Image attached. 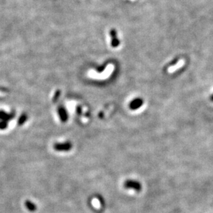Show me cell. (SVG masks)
<instances>
[{
    "instance_id": "obj_1",
    "label": "cell",
    "mask_w": 213,
    "mask_h": 213,
    "mask_svg": "<svg viewBox=\"0 0 213 213\" xmlns=\"http://www.w3.org/2000/svg\"><path fill=\"white\" fill-rule=\"evenodd\" d=\"M123 187L126 189H132L135 190L136 192H139L141 191L142 186L141 183L138 181L133 179H128L126 180L123 183Z\"/></svg>"
},
{
    "instance_id": "obj_2",
    "label": "cell",
    "mask_w": 213,
    "mask_h": 213,
    "mask_svg": "<svg viewBox=\"0 0 213 213\" xmlns=\"http://www.w3.org/2000/svg\"><path fill=\"white\" fill-rule=\"evenodd\" d=\"M53 148L57 152H68L72 148V143L70 141L58 142L53 145Z\"/></svg>"
},
{
    "instance_id": "obj_3",
    "label": "cell",
    "mask_w": 213,
    "mask_h": 213,
    "mask_svg": "<svg viewBox=\"0 0 213 213\" xmlns=\"http://www.w3.org/2000/svg\"><path fill=\"white\" fill-rule=\"evenodd\" d=\"M143 100L141 98H135L134 100H133L130 103V108L133 110H135L137 109H139V108L143 105Z\"/></svg>"
},
{
    "instance_id": "obj_4",
    "label": "cell",
    "mask_w": 213,
    "mask_h": 213,
    "mask_svg": "<svg viewBox=\"0 0 213 213\" xmlns=\"http://www.w3.org/2000/svg\"><path fill=\"white\" fill-rule=\"evenodd\" d=\"M24 206H25L26 209H27L28 211H30V212H34V211L37 210V206H36V204L30 200L25 201Z\"/></svg>"
},
{
    "instance_id": "obj_5",
    "label": "cell",
    "mask_w": 213,
    "mask_h": 213,
    "mask_svg": "<svg viewBox=\"0 0 213 213\" xmlns=\"http://www.w3.org/2000/svg\"><path fill=\"white\" fill-rule=\"evenodd\" d=\"M7 128V123L5 121L0 122V129L3 130Z\"/></svg>"
},
{
    "instance_id": "obj_6",
    "label": "cell",
    "mask_w": 213,
    "mask_h": 213,
    "mask_svg": "<svg viewBox=\"0 0 213 213\" xmlns=\"http://www.w3.org/2000/svg\"><path fill=\"white\" fill-rule=\"evenodd\" d=\"M210 100L212 101H213V94L210 96Z\"/></svg>"
}]
</instances>
